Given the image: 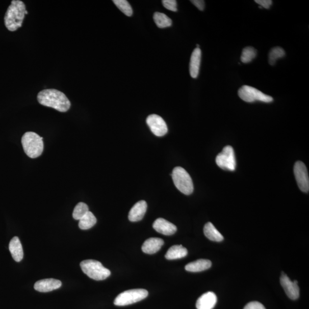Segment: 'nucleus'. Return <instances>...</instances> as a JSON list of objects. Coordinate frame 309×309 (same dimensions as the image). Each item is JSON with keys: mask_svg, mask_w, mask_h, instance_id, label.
I'll use <instances>...</instances> for the list:
<instances>
[{"mask_svg": "<svg viewBox=\"0 0 309 309\" xmlns=\"http://www.w3.org/2000/svg\"><path fill=\"white\" fill-rule=\"evenodd\" d=\"M37 100L40 105L53 108L61 112L68 111L71 106V102L64 93L55 89L40 91L37 95Z\"/></svg>", "mask_w": 309, "mask_h": 309, "instance_id": "nucleus-1", "label": "nucleus"}, {"mask_svg": "<svg viewBox=\"0 0 309 309\" xmlns=\"http://www.w3.org/2000/svg\"><path fill=\"white\" fill-rule=\"evenodd\" d=\"M25 11L24 3L20 0H13L4 17L5 25L9 31H16L21 27Z\"/></svg>", "mask_w": 309, "mask_h": 309, "instance_id": "nucleus-2", "label": "nucleus"}, {"mask_svg": "<svg viewBox=\"0 0 309 309\" xmlns=\"http://www.w3.org/2000/svg\"><path fill=\"white\" fill-rule=\"evenodd\" d=\"M21 143L28 157H39L44 151L43 138L34 132H27L22 136Z\"/></svg>", "mask_w": 309, "mask_h": 309, "instance_id": "nucleus-3", "label": "nucleus"}, {"mask_svg": "<svg viewBox=\"0 0 309 309\" xmlns=\"http://www.w3.org/2000/svg\"><path fill=\"white\" fill-rule=\"evenodd\" d=\"M81 267L84 273L96 280H105L111 275L110 270L106 268L101 262L96 260H84L81 262Z\"/></svg>", "mask_w": 309, "mask_h": 309, "instance_id": "nucleus-4", "label": "nucleus"}, {"mask_svg": "<svg viewBox=\"0 0 309 309\" xmlns=\"http://www.w3.org/2000/svg\"><path fill=\"white\" fill-rule=\"evenodd\" d=\"M173 182L181 193L189 195L193 193L194 185L189 173L184 168L176 167L173 170L172 174Z\"/></svg>", "mask_w": 309, "mask_h": 309, "instance_id": "nucleus-5", "label": "nucleus"}, {"mask_svg": "<svg viewBox=\"0 0 309 309\" xmlns=\"http://www.w3.org/2000/svg\"><path fill=\"white\" fill-rule=\"evenodd\" d=\"M148 295L147 290L142 289L127 290L120 293L115 298L116 306H124L137 303L146 298Z\"/></svg>", "mask_w": 309, "mask_h": 309, "instance_id": "nucleus-6", "label": "nucleus"}, {"mask_svg": "<svg viewBox=\"0 0 309 309\" xmlns=\"http://www.w3.org/2000/svg\"><path fill=\"white\" fill-rule=\"evenodd\" d=\"M238 95L241 99L247 102H252L260 101L264 102H271L273 101V98L257 89L248 86H242L238 91Z\"/></svg>", "mask_w": 309, "mask_h": 309, "instance_id": "nucleus-7", "label": "nucleus"}, {"mask_svg": "<svg viewBox=\"0 0 309 309\" xmlns=\"http://www.w3.org/2000/svg\"><path fill=\"white\" fill-rule=\"evenodd\" d=\"M217 165L224 170H236L237 162L235 153L230 146L224 147L222 151L216 158Z\"/></svg>", "mask_w": 309, "mask_h": 309, "instance_id": "nucleus-8", "label": "nucleus"}, {"mask_svg": "<svg viewBox=\"0 0 309 309\" xmlns=\"http://www.w3.org/2000/svg\"><path fill=\"white\" fill-rule=\"evenodd\" d=\"M295 177L299 189L304 193H308L309 191V179L307 170L305 164L298 161L294 167Z\"/></svg>", "mask_w": 309, "mask_h": 309, "instance_id": "nucleus-9", "label": "nucleus"}, {"mask_svg": "<svg viewBox=\"0 0 309 309\" xmlns=\"http://www.w3.org/2000/svg\"><path fill=\"white\" fill-rule=\"evenodd\" d=\"M146 122L152 133L157 137H163L168 132L167 125L160 116L156 114L149 115Z\"/></svg>", "mask_w": 309, "mask_h": 309, "instance_id": "nucleus-10", "label": "nucleus"}, {"mask_svg": "<svg viewBox=\"0 0 309 309\" xmlns=\"http://www.w3.org/2000/svg\"><path fill=\"white\" fill-rule=\"evenodd\" d=\"M280 282L289 298L293 300H296L299 298V289L297 280L292 281L287 274L282 273L280 278Z\"/></svg>", "mask_w": 309, "mask_h": 309, "instance_id": "nucleus-11", "label": "nucleus"}, {"mask_svg": "<svg viewBox=\"0 0 309 309\" xmlns=\"http://www.w3.org/2000/svg\"><path fill=\"white\" fill-rule=\"evenodd\" d=\"M62 283L60 280L54 279H44L39 280L34 285V288L37 291L46 293L58 289L62 287Z\"/></svg>", "mask_w": 309, "mask_h": 309, "instance_id": "nucleus-12", "label": "nucleus"}, {"mask_svg": "<svg viewBox=\"0 0 309 309\" xmlns=\"http://www.w3.org/2000/svg\"><path fill=\"white\" fill-rule=\"evenodd\" d=\"M153 228L158 233L165 236H171L177 231V227L174 224L163 218H158L153 222Z\"/></svg>", "mask_w": 309, "mask_h": 309, "instance_id": "nucleus-13", "label": "nucleus"}, {"mask_svg": "<svg viewBox=\"0 0 309 309\" xmlns=\"http://www.w3.org/2000/svg\"><path fill=\"white\" fill-rule=\"evenodd\" d=\"M147 208V204L146 201H139L130 210L128 215L130 221L133 222L141 221L146 213Z\"/></svg>", "mask_w": 309, "mask_h": 309, "instance_id": "nucleus-14", "label": "nucleus"}, {"mask_svg": "<svg viewBox=\"0 0 309 309\" xmlns=\"http://www.w3.org/2000/svg\"><path fill=\"white\" fill-rule=\"evenodd\" d=\"M217 302L216 295L213 292L203 294L196 301V307L197 309H213Z\"/></svg>", "mask_w": 309, "mask_h": 309, "instance_id": "nucleus-15", "label": "nucleus"}, {"mask_svg": "<svg viewBox=\"0 0 309 309\" xmlns=\"http://www.w3.org/2000/svg\"><path fill=\"white\" fill-rule=\"evenodd\" d=\"M202 52L199 48H195L192 53L190 63V73L192 78L198 77L200 66Z\"/></svg>", "mask_w": 309, "mask_h": 309, "instance_id": "nucleus-16", "label": "nucleus"}, {"mask_svg": "<svg viewBox=\"0 0 309 309\" xmlns=\"http://www.w3.org/2000/svg\"><path fill=\"white\" fill-rule=\"evenodd\" d=\"M164 241L159 238H150L145 241L142 247V251L147 254L156 253L164 245Z\"/></svg>", "mask_w": 309, "mask_h": 309, "instance_id": "nucleus-17", "label": "nucleus"}, {"mask_svg": "<svg viewBox=\"0 0 309 309\" xmlns=\"http://www.w3.org/2000/svg\"><path fill=\"white\" fill-rule=\"evenodd\" d=\"M9 249L14 260L17 262L22 261L24 252L19 238L17 237H13L9 243Z\"/></svg>", "mask_w": 309, "mask_h": 309, "instance_id": "nucleus-18", "label": "nucleus"}, {"mask_svg": "<svg viewBox=\"0 0 309 309\" xmlns=\"http://www.w3.org/2000/svg\"><path fill=\"white\" fill-rule=\"evenodd\" d=\"M212 262L208 260H198L187 264L185 266V269L190 272H200L208 270L212 267Z\"/></svg>", "mask_w": 309, "mask_h": 309, "instance_id": "nucleus-19", "label": "nucleus"}, {"mask_svg": "<svg viewBox=\"0 0 309 309\" xmlns=\"http://www.w3.org/2000/svg\"><path fill=\"white\" fill-rule=\"evenodd\" d=\"M188 251L182 245H174L171 246L165 255L168 260H174L182 259L187 256Z\"/></svg>", "mask_w": 309, "mask_h": 309, "instance_id": "nucleus-20", "label": "nucleus"}, {"mask_svg": "<svg viewBox=\"0 0 309 309\" xmlns=\"http://www.w3.org/2000/svg\"><path fill=\"white\" fill-rule=\"evenodd\" d=\"M204 234L209 240L214 242H221L223 240V237L220 233L212 223L208 222L204 227Z\"/></svg>", "mask_w": 309, "mask_h": 309, "instance_id": "nucleus-21", "label": "nucleus"}, {"mask_svg": "<svg viewBox=\"0 0 309 309\" xmlns=\"http://www.w3.org/2000/svg\"><path fill=\"white\" fill-rule=\"evenodd\" d=\"M97 219L93 214L89 212L79 220V226L82 230H88L95 225Z\"/></svg>", "mask_w": 309, "mask_h": 309, "instance_id": "nucleus-22", "label": "nucleus"}, {"mask_svg": "<svg viewBox=\"0 0 309 309\" xmlns=\"http://www.w3.org/2000/svg\"><path fill=\"white\" fill-rule=\"evenodd\" d=\"M153 20L159 28H165L171 27L172 20L165 14L156 12L154 13Z\"/></svg>", "mask_w": 309, "mask_h": 309, "instance_id": "nucleus-23", "label": "nucleus"}, {"mask_svg": "<svg viewBox=\"0 0 309 309\" xmlns=\"http://www.w3.org/2000/svg\"><path fill=\"white\" fill-rule=\"evenodd\" d=\"M256 50L251 46H248L242 50L241 57V62L243 63H249L253 60L256 56Z\"/></svg>", "mask_w": 309, "mask_h": 309, "instance_id": "nucleus-24", "label": "nucleus"}, {"mask_svg": "<svg viewBox=\"0 0 309 309\" xmlns=\"http://www.w3.org/2000/svg\"><path fill=\"white\" fill-rule=\"evenodd\" d=\"M285 56L284 49L280 47H275L271 49L269 55V63L271 65L275 64L276 62L279 59L283 58Z\"/></svg>", "mask_w": 309, "mask_h": 309, "instance_id": "nucleus-25", "label": "nucleus"}, {"mask_svg": "<svg viewBox=\"0 0 309 309\" xmlns=\"http://www.w3.org/2000/svg\"><path fill=\"white\" fill-rule=\"evenodd\" d=\"M89 212L88 206L83 202H80L74 208L73 218L76 220H81Z\"/></svg>", "mask_w": 309, "mask_h": 309, "instance_id": "nucleus-26", "label": "nucleus"}, {"mask_svg": "<svg viewBox=\"0 0 309 309\" xmlns=\"http://www.w3.org/2000/svg\"><path fill=\"white\" fill-rule=\"evenodd\" d=\"M113 2L116 5V6L118 7L124 15L129 17L133 15V11L132 7H131L127 1H125V0H114Z\"/></svg>", "mask_w": 309, "mask_h": 309, "instance_id": "nucleus-27", "label": "nucleus"}, {"mask_svg": "<svg viewBox=\"0 0 309 309\" xmlns=\"http://www.w3.org/2000/svg\"><path fill=\"white\" fill-rule=\"evenodd\" d=\"M162 3L163 6L168 9V10L172 12L177 11V3L175 0H163Z\"/></svg>", "mask_w": 309, "mask_h": 309, "instance_id": "nucleus-28", "label": "nucleus"}, {"mask_svg": "<svg viewBox=\"0 0 309 309\" xmlns=\"http://www.w3.org/2000/svg\"><path fill=\"white\" fill-rule=\"evenodd\" d=\"M244 309H266V308L260 302L254 301L247 303Z\"/></svg>", "mask_w": 309, "mask_h": 309, "instance_id": "nucleus-29", "label": "nucleus"}, {"mask_svg": "<svg viewBox=\"0 0 309 309\" xmlns=\"http://www.w3.org/2000/svg\"><path fill=\"white\" fill-rule=\"evenodd\" d=\"M255 2L258 4L260 5L261 7H263L266 9H269L273 4L271 0H255Z\"/></svg>", "mask_w": 309, "mask_h": 309, "instance_id": "nucleus-30", "label": "nucleus"}, {"mask_svg": "<svg viewBox=\"0 0 309 309\" xmlns=\"http://www.w3.org/2000/svg\"><path fill=\"white\" fill-rule=\"evenodd\" d=\"M199 10L202 11L205 7V3L203 0H192L191 1Z\"/></svg>", "mask_w": 309, "mask_h": 309, "instance_id": "nucleus-31", "label": "nucleus"}, {"mask_svg": "<svg viewBox=\"0 0 309 309\" xmlns=\"http://www.w3.org/2000/svg\"><path fill=\"white\" fill-rule=\"evenodd\" d=\"M27 14H28V11H25V15H27Z\"/></svg>", "mask_w": 309, "mask_h": 309, "instance_id": "nucleus-32", "label": "nucleus"}]
</instances>
